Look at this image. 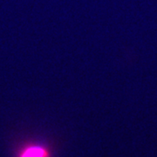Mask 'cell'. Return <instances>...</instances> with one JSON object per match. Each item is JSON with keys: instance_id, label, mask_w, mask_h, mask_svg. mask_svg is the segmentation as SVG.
Here are the masks:
<instances>
[{"instance_id": "cell-1", "label": "cell", "mask_w": 157, "mask_h": 157, "mask_svg": "<svg viewBox=\"0 0 157 157\" xmlns=\"http://www.w3.org/2000/svg\"><path fill=\"white\" fill-rule=\"evenodd\" d=\"M17 157H52L48 147L40 144H29L18 151Z\"/></svg>"}]
</instances>
